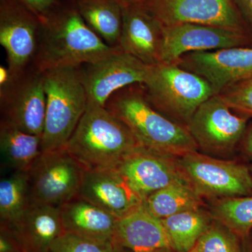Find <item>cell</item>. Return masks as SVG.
<instances>
[{
    "label": "cell",
    "instance_id": "obj_27",
    "mask_svg": "<svg viewBox=\"0 0 252 252\" xmlns=\"http://www.w3.org/2000/svg\"><path fill=\"white\" fill-rule=\"evenodd\" d=\"M189 252H241V239L213 220Z\"/></svg>",
    "mask_w": 252,
    "mask_h": 252
},
{
    "label": "cell",
    "instance_id": "obj_32",
    "mask_svg": "<svg viewBox=\"0 0 252 252\" xmlns=\"http://www.w3.org/2000/svg\"><path fill=\"white\" fill-rule=\"evenodd\" d=\"M247 27L252 32V0H233Z\"/></svg>",
    "mask_w": 252,
    "mask_h": 252
},
{
    "label": "cell",
    "instance_id": "obj_25",
    "mask_svg": "<svg viewBox=\"0 0 252 252\" xmlns=\"http://www.w3.org/2000/svg\"><path fill=\"white\" fill-rule=\"evenodd\" d=\"M29 175L16 171L0 182V221L12 226L20 220L31 205Z\"/></svg>",
    "mask_w": 252,
    "mask_h": 252
},
{
    "label": "cell",
    "instance_id": "obj_22",
    "mask_svg": "<svg viewBox=\"0 0 252 252\" xmlns=\"http://www.w3.org/2000/svg\"><path fill=\"white\" fill-rule=\"evenodd\" d=\"M73 1L88 26L107 45L118 47L122 31V5L115 0Z\"/></svg>",
    "mask_w": 252,
    "mask_h": 252
},
{
    "label": "cell",
    "instance_id": "obj_6",
    "mask_svg": "<svg viewBox=\"0 0 252 252\" xmlns=\"http://www.w3.org/2000/svg\"><path fill=\"white\" fill-rule=\"evenodd\" d=\"M185 180L209 200L252 195V174L243 164L197 152L177 158Z\"/></svg>",
    "mask_w": 252,
    "mask_h": 252
},
{
    "label": "cell",
    "instance_id": "obj_24",
    "mask_svg": "<svg viewBox=\"0 0 252 252\" xmlns=\"http://www.w3.org/2000/svg\"><path fill=\"white\" fill-rule=\"evenodd\" d=\"M212 220L210 213L203 207L180 212L161 220L171 248L177 252H190Z\"/></svg>",
    "mask_w": 252,
    "mask_h": 252
},
{
    "label": "cell",
    "instance_id": "obj_14",
    "mask_svg": "<svg viewBox=\"0 0 252 252\" xmlns=\"http://www.w3.org/2000/svg\"><path fill=\"white\" fill-rule=\"evenodd\" d=\"M250 43V36L223 28L195 23L164 25L162 62L177 63L189 53L248 46Z\"/></svg>",
    "mask_w": 252,
    "mask_h": 252
},
{
    "label": "cell",
    "instance_id": "obj_9",
    "mask_svg": "<svg viewBox=\"0 0 252 252\" xmlns=\"http://www.w3.org/2000/svg\"><path fill=\"white\" fill-rule=\"evenodd\" d=\"M0 110L1 121L41 137L46 110L44 72L32 66L14 75L11 84L0 89Z\"/></svg>",
    "mask_w": 252,
    "mask_h": 252
},
{
    "label": "cell",
    "instance_id": "obj_5",
    "mask_svg": "<svg viewBox=\"0 0 252 252\" xmlns=\"http://www.w3.org/2000/svg\"><path fill=\"white\" fill-rule=\"evenodd\" d=\"M142 85L154 108L186 127L198 107L216 94L208 81L177 63L151 65Z\"/></svg>",
    "mask_w": 252,
    "mask_h": 252
},
{
    "label": "cell",
    "instance_id": "obj_18",
    "mask_svg": "<svg viewBox=\"0 0 252 252\" xmlns=\"http://www.w3.org/2000/svg\"><path fill=\"white\" fill-rule=\"evenodd\" d=\"M60 207L64 233L112 245L119 220L117 217L80 195Z\"/></svg>",
    "mask_w": 252,
    "mask_h": 252
},
{
    "label": "cell",
    "instance_id": "obj_11",
    "mask_svg": "<svg viewBox=\"0 0 252 252\" xmlns=\"http://www.w3.org/2000/svg\"><path fill=\"white\" fill-rule=\"evenodd\" d=\"M149 67L121 49L98 61L81 65L88 104L105 107L114 93L133 84H144Z\"/></svg>",
    "mask_w": 252,
    "mask_h": 252
},
{
    "label": "cell",
    "instance_id": "obj_20",
    "mask_svg": "<svg viewBox=\"0 0 252 252\" xmlns=\"http://www.w3.org/2000/svg\"><path fill=\"white\" fill-rule=\"evenodd\" d=\"M113 244L133 252H158L172 249L161 220L151 214L144 205L118 220Z\"/></svg>",
    "mask_w": 252,
    "mask_h": 252
},
{
    "label": "cell",
    "instance_id": "obj_13",
    "mask_svg": "<svg viewBox=\"0 0 252 252\" xmlns=\"http://www.w3.org/2000/svg\"><path fill=\"white\" fill-rule=\"evenodd\" d=\"M177 63L208 81L216 94L252 78V47L249 46L189 53Z\"/></svg>",
    "mask_w": 252,
    "mask_h": 252
},
{
    "label": "cell",
    "instance_id": "obj_8",
    "mask_svg": "<svg viewBox=\"0 0 252 252\" xmlns=\"http://www.w3.org/2000/svg\"><path fill=\"white\" fill-rule=\"evenodd\" d=\"M84 171L65 147L41 153L28 172L31 204L62 206L79 195Z\"/></svg>",
    "mask_w": 252,
    "mask_h": 252
},
{
    "label": "cell",
    "instance_id": "obj_16",
    "mask_svg": "<svg viewBox=\"0 0 252 252\" xmlns=\"http://www.w3.org/2000/svg\"><path fill=\"white\" fill-rule=\"evenodd\" d=\"M119 46L147 65L162 62L164 25L146 4L122 6Z\"/></svg>",
    "mask_w": 252,
    "mask_h": 252
},
{
    "label": "cell",
    "instance_id": "obj_31",
    "mask_svg": "<svg viewBox=\"0 0 252 252\" xmlns=\"http://www.w3.org/2000/svg\"><path fill=\"white\" fill-rule=\"evenodd\" d=\"M0 252H25L14 231L3 225H0Z\"/></svg>",
    "mask_w": 252,
    "mask_h": 252
},
{
    "label": "cell",
    "instance_id": "obj_17",
    "mask_svg": "<svg viewBox=\"0 0 252 252\" xmlns=\"http://www.w3.org/2000/svg\"><path fill=\"white\" fill-rule=\"evenodd\" d=\"M79 195L119 220L137 211L144 203L116 168L85 170Z\"/></svg>",
    "mask_w": 252,
    "mask_h": 252
},
{
    "label": "cell",
    "instance_id": "obj_36",
    "mask_svg": "<svg viewBox=\"0 0 252 252\" xmlns=\"http://www.w3.org/2000/svg\"><path fill=\"white\" fill-rule=\"evenodd\" d=\"M109 252H133L131 251L129 249L124 248L121 245H117V244H112L111 247L110 251Z\"/></svg>",
    "mask_w": 252,
    "mask_h": 252
},
{
    "label": "cell",
    "instance_id": "obj_19",
    "mask_svg": "<svg viewBox=\"0 0 252 252\" xmlns=\"http://www.w3.org/2000/svg\"><path fill=\"white\" fill-rule=\"evenodd\" d=\"M8 227L14 231L25 252H47L64 233L61 207L39 204H31L17 223Z\"/></svg>",
    "mask_w": 252,
    "mask_h": 252
},
{
    "label": "cell",
    "instance_id": "obj_21",
    "mask_svg": "<svg viewBox=\"0 0 252 252\" xmlns=\"http://www.w3.org/2000/svg\"><path fill=\"white\" fill-rule=\"evenodd\" d=\"M0 152L4 167L28 172L41 153V137L0 122Z\"/></svg>",
    "mask_w": 252,
    "mask_h": 252
},
{
    "label": "cell",
    "instance_id": "obj_29",
    "mask_svg": "<svg viewBox=\"0 0 252 252\" xmlns=\"http://www.w3.org/2000/svg\"><path fill=\"white\" fill-rule=\"evenodd\" d=\"M112 245L64 233L55 240L47 252H109Z\"/></svg>",
    "mask_w": 252,
    "mask_h": 252
},
{
    "label": "cell",
    "instance_id": "obj_10",
    "mask_svg": "<svg viewBox=\"0 0 252 252\" xmlns=\"http://www.w3.org/2000/svg\"><path fill=\"white\" fill-rule=\"evenodd\" d=\"M41 29L40 19L18 0H0V44L13 75L33 66Z\"/></svg>",
    "mask_w": 252,
    "mask_h": 252
},
{
    "label": "cell",
    "instance_id": "obj_38",
    "mask_svg": "<svg viewBox=\"0 0 252 252\" xmlns=\"http://www.w3.org/2000/svg\"><path fill=\"white\" fill-rule=\"evenodd\" d=\"M250 171H251L252 174V165H251V166H250Z\"/></svg>",
    "mask_w": 252,
    "mask_h": 252
},
{
    "label": "cell",
    "instance_id": "obj_34",
    "mask_svg": "<svg viewBox=\"0 0 252 252\" xmlns=\"http://www.w3.org/2000/svg\"><path fill=\"white\" fill-rule=\"evenodd\" d=\"M241 252H252V230L248 236L241 239Z\"/></svg>",
    "mask_w": 252,
    "mask_h": 252
},
{
    "label": "cell",
    "instance_id": "obj_23",
    "mask_svg": "<svg viewBox=\"0 0 252 252\" xmlns=\"http://www.w3.org/2000/svg\"><path fill=\"white\" fill-rule=\"evenodd\" d=\"M203 199L184 179L154 192L144 200V205L154 216L162 220L203 207Z\"/></svg>",
    "mask_w": 252,
    "mask_h": 252
},
{
    "label": "cell",
    "instance_id": "obj_37",
    "mask_svg": "<svg viewBox=\"0 0 252 252\" xmlns=\"http://www.w3.org/2000/svg\"><path fill=\"white\" fill-rule=\"evenodd\" d=\"M158 252H177L175 251H174L172 249H165V250H161V251Z\"/></svg>",
    "mask_w": 252,
    "mask_h": 252
},
{
    "label": "cell",
    "instance_id": "obj_3",
    "mask_svg": "<svg viewBox=\"0 0 252 252\" xmlns=\"http://www.w3.org/2000/svg\"><path fill=\"white\" fill-rule=\"evenodd\" d=\"M131 131L106 107L88 104L65 149L86 170L116 168L138 147Z\"/></svg>",
    "mask_w": 252,
    "mask_h": 252
},
{
    "label": "cell",
    "instance_id": "obj_26",
    "mask_svg": "<svg viewBox=\"0 0 252 252\" xmlns=\"http://www.w3.org/2000/svg\"><path fill=\"white\" fill-rule=\"evenodd\" d=\"M208 211L214 220L229 228L240 239L252 230V195L210 200Z\"/></svg>",
    "mask_w": 252,
    "mask_h": 252
},
{
    "label": "cell",
    "instance_id": "obj_7",
    "mask_svg": "<svg viewBox=\"0 0 252 252\" xmlns=\"http://www.w3.org/2000/svg\"><path fill=\"white\" fill-rule=\"evenodd\" d=\"M248 119L230 109L217 94L198 107L187 128L202 153L227 157L243 140Z\"/></svg>",
    "mask_w": 252,
    "mask_h": 252
},
{
    "label": "cell",
    "instance_id": "obj_1",
    "mask_svg": "<svg viewBox=\"0 0 252 252\" xmlns=\"http://www.w3.org/2000/svg\"><path fill=\"white\" fill-rule=\"evenodd\" d=\"M121 48L107 45L86 24L73 0L63 1L41 22L33 66L41 72L98 61Z\"/></svg>",
    "mask_w": 252,
    "mask_h": 252
},
{
    "label": "cell",
    "instance_id": "obj_28",
    "mask_svg": "<svg viewBox=\"0 0 252 252\" xmlns=\"http://www.w3.org/2000/svg\"><path fill=\"white\" fill-rule=\"evenodd\" d=\"M219 94L234 112L252 118V78L230 86Z\"/></svg>",
    "mask_w": 252,
    "mask_h": 252
},
{
    "label": "cell",
    "instance_id": "obj_15",
    "mask_svg": "<svg viewBox=\"0 0 252 252\" xmlns=\"http://www.w3.org/2000/svg\"><path fill=\"white\" fill-rule=\"evenodd\" d=\"M116 169L144 201L154 192L185 179L177 158L140 145L127 154Z\"/></svg>",
    "mask_w": 252,
    "mask_h": 252
},
{
    "label": "cell",
    "instance_id": "obj_33",
    "mask_svg": "<svg viewBox=\"0 0 252 252\" xmlns=\"http://www.w3.org/2000/svg\"><path fill=\"white\" fill-rule=\"evenodd\" d=\"M240 145L243 153L252 160V122L248 124Z\"/></svg>",
    "mask_w": 252,
    "mask_h": 252
},
{
    "label": "cell",
    "instance_id": "obj_4",
    "mask_svg": "<svg viewBox=\"0 0 252 252\" xmlns=\"http://www.w3.org/2000/svg\"><path fill=\"white\" fill-rule=\"evenodd\" d=\"M44 72L46 110L41 152L64 148L87 108L81 66Z\"/></svg>",
    "mask_w": 252,
    "mask_h": 252
},
{
    "label": "cell",
    "instance_id": "obj_2",
    "mask_svg": "<svg viewBox=\"0 0 252 252\" xmlns=\"http://www.w3.org/2000/svg\"><path fill=\"white\" fill-rule=\"evenodd\" d=\"M105 107L128 127L144 148L176 158L198 151L187 127L154 108L142 84L114 93Z\"/></svg>",
    "mask_w": 252,
    "mask_h": 252
},
{
    "label": "cell",
    "instance_id": "obj_35",
    "mask_svg": "<svg viewBox=\"0 0 252 252\" xmlns=\"http://www.w3.org/2000/svg\"><path fill=\"white\" fill-rule=\"evenodd\" d=\"M122 6H131V5L147 4L151 0H115Z\"/></svg>",
    "mask_w": 252,
    "mask_h": 252
},
{
    "label": "cell",
    "instance_id": "obj_12",
    "mask_svg": "<svg viewBox=\"0 0 252 252\" xmlns=\"http://www.w3.org/2000/svg\"><path fill=\"white\" fill-rule=\"evenodd\" d=\"M146 5L165 26L195 23L249 35L233 0H151Z\"/></svg>",
    "mask_w": 252,
    "mask_h": 252
},
{
    "label": "cell",
    "instance_id": "obj_30",
    "mask_svg": "<svg viewBox=\"0 0 252 252\" xmlns=\"http://www.w3.org/2000/svg\"><path fill=\"white\" fill-rule=\"evenodd\" d=\"M40 19L45 20L64 0H18Z\"/></svg>",
    "mask_w": 252,
    "mask_h": 252
}]
</instances>
